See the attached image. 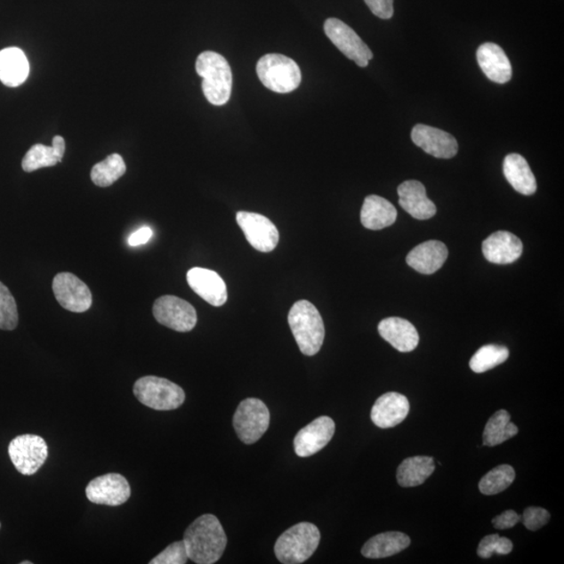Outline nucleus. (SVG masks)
<instances>
[{
  "instance_id": "30",
  "label": "nucleus",
  "mask_w": 564,
  "mask_h": 564,
  "mask_svg": "<svg viewBox=\"0 0 564 564\" xmlns=\"http://www.w3.org/2000/svg\"><path fill=\"white\" fill-rule=\"evenodd\" d=\"M127 171L121 155L111 154L108 157L95 165L92 170L93 182L100 188H108L117 182Z\"/></svg>"
},
{
  "instance_id": "2",
  "label": "nucleus",
  "mask_w": 564,
  "mask_h": 564,
  "mask_svg": "<svg viewBox=\"0 0 564 564\" xmlns=\"http://www.w3.org/2000/svg\"><path fill=\"white\" fill-rule=\"evenodd\" d=\"M287 320L300 351L308 357L317 355L326 338V327L315 305L300 300L291 308Z\"/></svg>"
},
{
  "instance_id": "25",
  "label": "nucleus",
  "mask_w": 564,
  "mask_h": 564,
  "mask_svg": "<svg viewBox=\"0 0 564 564\" xmlns=\"http://www.w3.org/2000/svg\"><path fill=\"white\" fill-rule=\"evenodd\" d=\"M398 210L380 196L366 197L361 210V222L370 230H381L395 223Z\"/></svg>"
},
{
  "instance_id": "20",
  "label": "nucleus",
  "mask_w": 564,
  "mask_h": 564,
  "mask_svg": "<svg viewBox=\"0 0 564 564\" xmlns=\"http://www.w3.org/2000/svg\"><path fill=\"white\" fill-rule=\"evenodd\" d=\"M477 59L479 68L492 82L505 84L512 80V66L501 46L484 44L479 47Z\"/></svg>"
},
{
  "instance_id": "33",
  "label": "nucleus",
  "mask_w": 564,
  "mask_h": 564,
  "mask_svg": "<svg viewBox=\"0 0 564 564\" xmlns=\"http://www.w3.org/2000/svg\"><path fill=\"white\" fill-rule=\"evenodd\" d=\"M18 310L13 295L3 282H0V329L13 331L18 326Z\"/></svg>"
},
{
  "instance_id": "39",
  "label": "nucleus",
  "mask_w": 564,
  "mask_h": 564,
  "mask_svg": "<svg viewBox=\"0 0 564 564\" xmlns=\"http://www.w3.org/2000/svg\"><path fill=\"white\" fill-rule=\"evenodd\" d=\"M153 237V230L149 227H141V230L131 234L128 243L131 247L147 244Z\"/></svg>"
},
{
  "instance_id": "14",
  "label": "nucleus",
  "mask_w": 564,
  "mask_h": 564,
  "mask_svg": "<svg viewBox=\"0 0 564 564\" xmlns=\"http://www.w3.org/2000/svg\"><path fill=\"white\" fill-rule=\"evenodd\" d=\"M335 423L331 417L316 418L307 427L298 431L294 439V448L299 457L308 458L326 447L333 439Z\"/></svg>"
},
{
  "instance_id": "5",
  "label": "nucleus",
  "mask_w": 564,
  "mask_h": 564,
  "mask_svg": "<svg viewBox=\"0 0 564 564\" xmlns=\"http://www.w3.org/2000/svg\"><path fill=\"white\" fill-rule=\"evenodd\" d=\"M256 73L262 85L278 93H289L302 84V71L293 59L269 53L258 60Z\"/></svg>"
},
{
  "instance_id": "3",
  "label": "nucleus",
  "mask_w": 564,
  "mask_h": 564,
  "mask_svg": "<svg viewBox=\"0 0 564 564\" xmlns=\"http://www.w3.org/2000/svg\"><path fill=\"white\" fill-rule=\"evenodd\" d=\"M197 74L203 77L202 90L210 104L223 106L230 100L232 71L227 60L214 52H204L196 62Z\"/></svg>"
},
{
  "instance_id": "13",
  "label": "nucleus",
  "mask_w": 564,
  "mask_h": 564,
  "mask_svg": "<svg viewBox=\"0 0 564 564\" xmlns=\"http://www.w3.org/2000/svg\"><path fill=\"white\" fill-rule=\"evenodd\" d=\"M86 496L98 505L121 506L130 499L131 487L127 479L119 473H107L87 485Z\"/></svg>"
},
{
  "instance_id": "17",
  "label": "nucleus",
  "mask_w": 564,
  "mask_h": 564,
  "mask_svg": "<svg viewBox=\"0 0 564 564\" xmlns=\"http://www.w3.org/2000/svg\"><path fill=\"white\" fill-rule=\"evenodd\" d=\"M410 403L405 395L388 392L377 399L371 410V420L381 429L394 428L407 418Z\"/></svg>"
},
{
  "instance_id": "36",
  "label": "nucleus",
  "mask_w": 564,
  "mask_h": 564,
  "mask_svg": "<svg viewBox=\"0 0 564 564\" xmlns=\"http://www.w3.org/2000/svg\"><path fill=\"white\" fill-rule=\"evenodd\" d=\"M551 514L547 510L539 507H529L524 512L523 520L524 526L528 530L537 531L549 523Z\"/></svg>"
},
{
  "instance_id": "38",
  "label": "nucleus",
  "mask_w": 564,
  "mask_h": 564,
  "mask_svg": "<svg viewBox=\"0 0 564 564\" xmlns=\"http://www.w3.org/2000/svg\"><path fill=\"white\" fill-rule=\"evenodd\" d=\"M520 516L514 510H506L505 512L496 516L492 520V524L497 530L512 529V528L520 523Z\"/></svg>"
},
{
  "instance_id": "29",
  "label": "nucleus",
  "mask_w": 564,
  "mask_h": 564,
  "mask_svg": "<svg viewBox=\"0 0 564 564\" xmlns=\"http://www.w3.org/2000/svg\"><path fill=\"white\" fill-rule=\"evenodd\" d=\"M519 428L512 423V416L506 410L497 411L486 423L483 443L486 447H496L518 435Z\"/></svg>"
},
{
  "instance_id": "8",
  "label": "nucleus",
  "mask_w": 564,
  "mask_h": 564,
  "mask_svg": "<svg viewBox=\"0 0 564 564\" xmlns=\"http://www.w3.org/2000/svg\"><path fill=\"white\" fill-rule=\"evenodd\" d=\"M12 463L23 476H33L45 463L49 447L44 438L37 435H20L9 446Z\"/></svg>"
},
{
  "instance_id": "24",
  "label": "nucleus",
  "mask_w": 564,
  "mask_h": 564,
  "mask_svg": "<svg viewBox=\"0 0 564 564\" xmlns=\"http://www.w3.org/2000/svg\"><path fill=\"white\" fill-rule=\"evenodd\" d=\"M29 75V63L18 47H8L0 51V81L8 87H18L25 83Z\"/></svg>"
},
{
  "instance_id": "37",
  "label": "nucleus",
  "mask_w": 564,
  "mask_h": 564,
  "mask_svg": "<svg viewBox=\"0 0 564 564\" xmlns=\"http://www.w3.org/2000/svg\"><path fill=\"white\" fill-rule=\"evenodd\" d=\"M372 13L381 20H390L394 14V0H364Z\"/></svg>"
},
{
  "instance_id": "7",
  "label": "nucleus",
  "mask_w": 564,
  "mask_h": 564,
  "mask_svg": "<svg viewBox=\"0 0 564 564\" xmlns=\"http://www.w3.org/2000/svg\"><path fill=\"white\" fill-rule=\"evenodd\" d=\"M269 425L270 411L261 399H244L234 413V430L238 439L245 444H254L260 440Z\"/></svg>"
},
{
  "instance_id": "18",
  "label": "nucleus",
  "mask_w": 564,
  "mask_h": 564,
  "mask_svg": "<svg viewBox=\"0 0 564 564\" xmlns=\"http://www.w3.org/2000/svg\"><path fill=\"white\" fill-rule=\"evenodd\" d=\"M523 243L514 234L497 231L485 239L482 246L486 260L496 265H509L523 254Z\"/></svg>"
},
{
  "instance_id": "10",
  "label": "nucleus",
  "mask_w": 564,
  "mask_h": 564,
  "mask_svg": "<svg viewBox=\"0 0 564 564\" xmlns=\"http://www.w3.org/2000/svg\"><path fill=\"white\" fill-rule=\"evenodd\" d=\"M324 32L329 40L343 52L348 59L356 62L359 68H366L374 58L368 45L346 23L337 18H328L324 23Z\"/></svg>"
},
{
  "instance_id": "19",
  "label": "nucleus",
  "mask_w": 564,
  "mask_h": 564,
  "mask_svg": "<svg viewBox=\"0 0 564 564\" xmlns=\"http://www.w3.org/2000/svg\"><path fill=\"white\" fill-rule=\"evenodd\" d=\"M398 193L399 205L414 219L429 220L436 214V205L429 199L422 182L407 180L399 186Z\"/></svg>"
},
{
  "instance_id": "28",
  "label": "nucleus",
  "mask_w": 564,
  "mask_h": 564,
  "mask_svg": "<svg viewBox=\"0 0 564 564\" xmlns=\"http://www.w3.org/2000/svg\"><path fill=\"white\" fill-rule=\"evenodd\" d=\"M435 468L434 458L417 455L401 462L396 478L401 487H416L427 481Z\"/></svg>"
},
{
  "instance_id": "6",
  "label": "nucleus",
  "mask_w": 564,
  "mask_h": 564,
  "mask_svg": "<svg viewBox=\"0 0 564 564\" xmlns=\"http://www.w3.org/2000/svg\"><path fill=\"white\" fill-rule=\"evenodd\" d=\"M133 392L138 401L156 411H172L185 400L183 389L162 377L148 375L136 381Z\"/></svg>"
},
{
  "instance_id": "35",
  "label": "nucleus",
  "mask_w": 564,
  "mask_h": 564,
  "mask_svg": "<svg viewBox=\"0 0 564 564\" xmlns=\"http://www.w3.org/2000/svg\"><path fill=\"white\" fill-rule=\"evenodd\" d=\"M189 560L183 540L173 543L153 558L149 564H184Z\"/></svg>"
},
{
  "instance_id": "26",
  "label": "nucleus",
  "mask_w": 564,
  "mask_h": 564,
  "mask_svg": "<svg viewBox=\"0 0 564 564\" xmlns=\"http://www.w3.org/2000/svg\"><path fill=\"white\" fill-rule=\"evenodd\" d=\"M411 544L405 533L386 532L370 538L362 548V555L369 560H381L400 553Z\"/></svg>"
},
{
  "instance_id": "40",
  "label": "nucleus",
  "mask_w": 564,
  "mask_h": 564,
  "mask_svg": "<svg viewBox=\"0 0 564 564\" xmlns=\"http://www.w3.org/2000/svg\"><path fill=\"white\" fill-rule=\"evenodd\" d=\"M21 564H32L31 561H22Z\"/></svg>"
},
{
  "instance_id": "21",
  "label": "nucleus",
  "mask_w": 564,
  "mask_h": 564,
  "mask_svg": "<svg viewBox=\"0 0 564 564\" xmlns=\"http://www.w3.org/2000/svg\"><path fill=\"white\" fill-rule=\"evenodd\" d=\"M377 329L381 337L400 352H411L419 344L417 329L403 318H387L380 322Z\"/></svg>"
},
{
  "instance_id": "23",
  "label": "nucleus",
  "mask_w": 564,
  "mask_h": 564,
  "mask_svg": "<svg viewBox=\"0 0 564 564\" xmlns=\"http://www.w3.org/2000/svg\"><path fill=\"white\" fill-rule=\"evenodd\" d=\"M503 170L507 181L518 193L525 196L536 193V176H534L529 164L523 156L520 154L507 155L504 160Z\"/></svg>"
},
{
  "instance_id": "41",
  "label": "nucleus",
  "mask_w": 564,
  "mask_h": 564,
  "mask_svg": "<svg viewBox=\"0 0 564 564\" xmlns=\"http://www.w3.org/2000/svg\"><path fill=\"white\" fill-rule=\"evenodd\" d=\"M0 527H2V525H0Z\"/></svg>"
},
{
  "instance_id": "15",
  "label": "nucleus",
  "mask_w": 564,
  "mask_h": 564,
  "mask_svg": "<svg viewBox=\"0 0 564 564\" xmlns=\"http://www.w3.org/2000/svg\"><path fill=\"white\" fill-rule=\"evenodd\" d=\"M411 138L417 147L436 158L449 159L458 153V142L453 135L427 125H415Z\"/></svg>"
},
{
  "instance_id": "27",
  "label": "nucleus",
  "mask_w": 564,
  "mask_h": 564,
  "mask_svg": "<svg viewBox=\"0 0 564 564\" xmlns=\"http://www.w3.org/2000/svg\"><path fill=\"white\" fill-rule=\"evenodd\" d=\"M65 154V141L62 136H55L52 146L35 145L28 149L22 160V169L32 173L44 167L55 166L62 162Z\"/></svg>"
},
{
  "instance_id": "31",
  "label": "nucleus",
  "mask_w": 564,
  "mask_h": 564,
  "mask_svg": "<svg viewBox=\"0 0 564 564\" xmlns=\"http://www.w3.org/2000/svg\"><path fill=\"white\" fill-rule=\"evenodd\" d=\"M509 358V350L505 346L485 345L473 355L470 362V367L476 374L494 369L496 366L506 362Z\"/></svg>"
},
{
  "instance_id": "9",
  "label": "nucleus",
  "mask_w": 564,
  "mask_h": 564,
  "mask_svg": "<svg viewBox=\"0 0 564 564\" xmlns=\"http://www.w3.org/2000/svg\"><path fill=\"white\" fill-rule=\"evenodd\" d=\"M153 315L161 326L178 333L193 331L197 322L193 305L176 296H162L153 305Z\"/></svg>"
},
{
  "instance_id": "12",
  "label": "nucleus",
  "mask_w": 564,
  "mask_h": 564,
  "mask_svg": "<svg viewBox=\"0 0 564 564\" xmlns=\"http://www.w3.org/2000/svg\"><path fill=\"white\" fill-rule=\"evenodd\" d=\"M237 222L249 244L257 251H273L279 242V232L271 221L260 214L238 212Z\"/></svg>"
},
{
  "instance_id": "16",
  "label": "nucleus",
  "mask_w": 564,
  "mask_h": 564,
  "mask_svg": "<svg viewBox=\"0 0 564 564\" xmlns=\"http://www.w3.org/2000/svg\"><path fill=\"white\" fill-rule=\"evenodd\" d=\"M186 278L190 289L209 304L219 308L226 303L227 286L217 272L209 269L193 268L189 270Z\"/></svg>"
},
{
  "instance_id": "22",
  "label": "nucleus",
  "mask_w": 564,
  "mask_h": 564,
  "mask_svg": "<svg viewBox=\"0 0 564 564\" xmlns=\"http://www.w3.org/2000/svg\"><path fill=\"white\" fill-rule=\"evenodd\" d=\"M448 250L439 241H429L417 246L407 256V263L422 274H434L447 262Z\"/></svg>"
},
{
  "instance_id": "32",
  "label": "nucleus",
  "mask_w": 564,
  "mask_h": 564,
  "mask_svg": "<svg viewBox=\"0 0 564 564\" xmlns=\"http://www.w3.org/2000/svg\"><path fill=\"white\" fill-rule=\"evenodd\" d=\"M514 479L513 467L503 464L486 473L479 483V489L485 496H495L510 487Z\"/></svg>"
},
{
  "instance_id": "4",
  "label": "nucleus",
  "mask_w": 564,
  "mask_h": 564,
  "mask_svg": "<svg viewBox=\"0 0 564 564\" xmlns=\"http://www.w3.org/2000/svg\"><path fill=\"white\" fill-rule=\"evenodd\" d=\"M320 539V531L314 524L299 523L281 534L275 544V555L281 563H303L313 556Z\"/></svg>"
},
{
  "instance_id": "11",
  "label": "nucleus",
  "mask_w": 564,
  "mask_h": 564,
  "mask_svg": "<svg viewBox=\"0 0 564 564\" xmlns=\"http://www.w3.org/2000/svg\"><path fill=\"white\" fill-rule=\"evenodd\" d=\"M52 292L61 307L73 313H84L92 308L93 294L85 282L76 275L64 272L52 280Z\"/></svg>"
},
{
  "instance_id": "34",
  "label": "nucleus",
  "mask_w": 564,
  "mask_h": 564,
  "mask_svg": "<svg viewBox=\"0 0 564 564\" xmlns=\"http://www.w3.org/2000/svg\"><path fill=\"white\" fill-rule=\"evenodd\" d=\"M513 550L512 540L506 537H501L499 534H491L485 536L479 543L477 553L479 557L490 558L494 554L508 555Z\"/></svg>"
},
{
  "instance_id": "1",
  "label": "nucleus",
  "mask_w": 564,
  "mask_h": 564,
  "mask_svg": "<svg viewBox=\"0 0 564 564\" xmlns=\"http://www.w3.org/2000/svg\"><path fill=\"white\" fill-rule=\"evenodd\" d=\"M183 542L191 561L213 564L223 556L227 536L217 516L204 514L186 529Z\"/></svg>"
}]
</instances>
